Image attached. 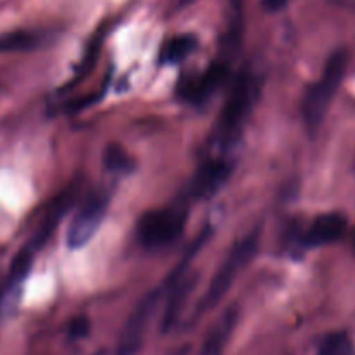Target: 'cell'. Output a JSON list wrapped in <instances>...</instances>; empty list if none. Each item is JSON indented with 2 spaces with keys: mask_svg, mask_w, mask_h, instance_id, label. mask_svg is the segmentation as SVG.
Masks as SVG:
<instances>
[{
  "mask_svg": "<svg viewBox=\"0 0 355 355\" xmlns=\"http://www.w3.org/2000/svg\"><path fill=\"white\" fill-rule=\"evenodd\" d=\"M229 75H231V71H229V66L225 62H214L201 75L182 80L179 89H177V94H179L180 99L191 104H203L214 96L215 90L220 89L227 82Z\"/></svg>",
  "mask_w": 355,
  "mask_h": 355,
  "instance_id": "6",
  "label": "cell"
},
{
  "mask_svg": "<svg viewBox=\"0 0 355 355\" xmlns=\"http://www.w3.org/2000/svg\"><path fill=\"white\" fill-rule=\"evenodd\" d=\"M159 300V290L149 293L141 304L137 305V309L134 311V314L130 315V319L125 324L123 331H121L120 345H118L116 355H134L141 349L142 340H144L146 328H148V322L151 321L153 314H155V309L158 305Z\"/></svg>",
  "mask_w": 355,
  "mask_h": 355,
  "instance_id": "7",
  "label": "cell"
},
{
  "mask_svg": "<svg viewBox=\"0 0 355 355\" xmlns=\"http://www.w3.org/2000/svg\"><path fill=\"white\" fill-rule=\"evenodd\" d=\"M87 333H89V321H87V319L80 318L76 319V321H73L71 326H69V335H71L73 338H82Z\"/></svg>",
  "mask_w": 355,
  "mask_h": 355,
  "instance_id": "15",
  "label": "cell"
},
{
  "mask_svg": "<svg viewBox=\"0 0 355 355\" xmlns=\"http://www.w3.org/2000/svg\"><path fill=\"white\" fill-rule=\"evenodd\" d=\"M238 319H239V309L238 305H232V307H229L227 311L218 318V321L211 326L207 338H205L203 347H201V355L224 354L225 345L229 343L232 333H234L236 324H238Z\"/></svg>",
  "mask_w": 355,
  "mask_h": 355,
  "instance_id": "10",
  "label": "cell"
},
{
  "mask_svg": "<svg viewBox=\"0 0 355 355\" xmlns=\"http://www.w3.org/2000/svg\"><path fill=\"white\" fill-rule=\"evenodd\" d=\"M321 355H355V345L345 333H333L322 343Z\"/></svg>",
  "mask_w": 355,
  "mask_h": 355,
  "instance_id": "13",
  "label": "cell"
},
{
  "mask_svg": "<svg viewBox=\"0 0 355 355\" xmlns=\"http://www.w3.org/2000/svg\"><path fill=\"white\" fill-rule=\"evenodd\" d=\"M257 97L259 78L250 71L239 73L215 125L214 141L218 146H229L236 141L250 111L255 106Z\"/></svg>",
  "mask_w": 355,
  "mask_h": 355,
  "instance_id": "2",
  "label": "cell"
},
{
  "mask_svg": "<svg viewBox=\"0 0 355 355\" xmlns=\"http://www.w3.org/2000/svg\"><path fill=\"white\" fill-rule=\"evenodd\" d=\"M35 37L30 33H7L0 37V52H10V51H23V49H30L33 45Z\"/></svg>",
  "mask_w": 355,
  "mask_h": 355,
  "instance_id": "14",
  "label": "cell"
},
{
  "mask_svg": "<svg viewBox=\"0 0 355 355\" xmlns=\"http://www.w3.org/2000/svg\"><path fill=\"white\" fill-rule=\"evenodd\" d=\"M196 45L198 38L194 35H177L162 47V62L163 64H179L193 54Z\"/></svg>",
  "mask_w": 355,
  "mask_h": 355,
  "instance_id": "11",
  "label": "cell"
},
{
  "mask_svg": "<svg viewBox=\"0 0 355 355\" xmlns=\"http://www.w3.org/2000/svg\"><path fill=\"white\" fill-rule=\"evenodd\" d=\"M260 243V232L259 229L253 232H250L248 236L241 239V241L236 243L232 246V250L229 252V255L225 257V260L222 262V266L218 267V270L215 272L214 279H211L210 286H208L207 295L203 297V300L200 302L196 309V318H200L203 312L211 311L222 298L227 295V291L231 290L232 283L238 279L239 272L252 262V259L255 257L257 250H259Z\"/></svg>",
  "mask_w": 355,
  "mask_h": 355,
  "instance_id": "3",
  "label": "cell"
},
{
  "mask_svg": "<svg viewBox=\"0 0 355 355\" xmlns=\"http://www.w3.org/2000/svg\"><path fill=\"white\" fill-rule=\"evenodd\" d=\"M107 207H110V196L106 191L92 193L80 205L78 211L69 222L68 234H66V245L69 250L83 248L96 236L106 217Z\"/></svg>",
  "mask_w": 355,
  "mask_h": 355,
  "instance_id": "5",
  "label": "cell"
},
{
  "mask_svg": "<svg viewBox=\"0 0 355 355\" xmlns=\"http://www.w3.org/2000/svg\"><path fill=\"white\" fill-rule=\"evenodd\" d=\"M187 222V210L180 207L156 208L146 211L137 222L135 238L149 252L163 250L179 241Z\"/></svg>",
  "mask_w": 355,
  "mask_h": 355,
  "instance_id": "4",
  "label": "cell"
},
{
  "mask_svg": "<svg viewBox=\"0 0 355 355\" xmlns=\"http://www.w3.org/2000/svg\"><path fill=\"white\" fill-rule=\"evenodd\" d=\"M262 3L267 10H270V12H277V10H281L286 6L288 0H262Z\"/></svg>",
  "mask_w": 355,
  "mask_h": 355,
  "instance_id": "16",
  "label": "cell"
},
{
  "mask_svg": "<svg viewBox=\"0 0 355 355\" xmlns=\"http://www.w3.org/2000/svg\"><path fill=\"white\" fill-rule=\"evenodd\" d=\"M347 68H349V51L336 49L326 61L322 75L319 76L318 82L312 83L305 92L304 101H302V116L311 134L318 132V128L324 121L326 113L342 85Z\"/></svg>",
  "mask_w": 355,
  "mask_h": 355,
  "instance_id": "1",
  "label": "cell"
},
{
  "mask_svg": "<svg viewBox=\"0 0 355 355\" xmlns=\"http://www.w3.org/2000/svg\"><path fill=\"white\" fill-rule=\"evenodd\" d=\"M184 2H189V0H184Z\"/></svg>",
  "mask_w": 355,
  "mask_h": 355,
  "instance_id": "17",
  "label": "cell"
},
{
  "mask_svg": "<svg viewBox=\"0 0 355 355\" xmlns=\"http://www.w3.org/2000/svg\"><path fill=\"white\" fill-rule=\"evenodd\" d=\"M103 163L104 168L113 173H127L134 170V162H132L130 155L118 144H110L104 149Z\"/></svg>",
  "mask_w": 355,
  "mask_h": 355,
  "instance_id": "12",
  "label": "cell"
},
{
  "mask_svg": "<svg viewBox=\"0 0 355 355\" xmlns=\"http://www.w3.org/2000/svg\"><path fill=\"white\" fill-rule=\"evenodd\" d=\"M347 217L340 211H328L321 214L312 220V224L305 229L300 239L304 248H319V246L336 243L347 231Z\"/></svg>",
  "mask_w": 355,
  "mask_h": 355,
  "instance_id": "9",
  "label": "cell"
},
{
  "mask_svg": "<svg viewBox=\"0 0 355 355\" xmlns=\"http://www.w3.org/2000/svg\"><path fill=\"white\" fill-rule=\"evenodd\" d=\"M232 168H234L232 162L225 158H214L205 162L200 166V170L194 173V179L191 180V196L196 198V200L214 196L227 182V179L232 173Z\"/></svg>",
  "mask_w": 355,
  "mask_h": 355,
  "instance_id": "8",
  "label": "cell"
}]
</instances>
